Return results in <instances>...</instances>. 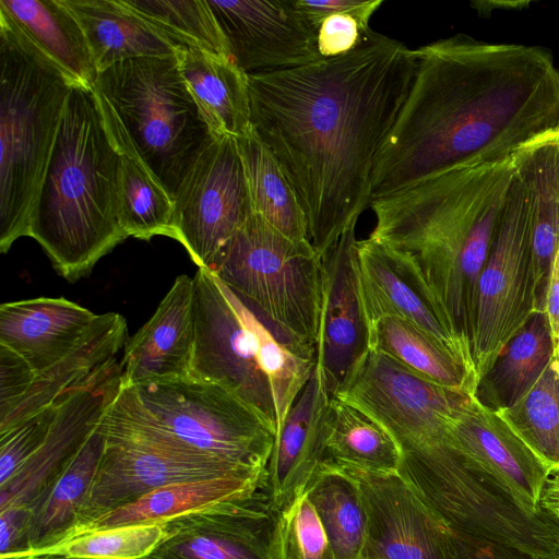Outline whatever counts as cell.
Returning <instances> with one entry per match:
<instances>
[{"label":"cell","mask_w":559,"mask_h":559,"mask_svg":"<svg viewBox=\"0 0 559 559\" xmlns=\"http://www.w3.org/2000/svg\"><path fill=\"white\" fill-rule=\"evenodd\" d=\"M416 69L415 50L371 29L346 55L248 74L252 129L292 185L320 255L370 207L372 173Z\"/></svg>","instance_id":"1"},{"label":"cell","mask_w":559,"mask_h":559,"mask_svg":"<svg viewBox=\"0 0 559 559\" xmlns=\"http://www.w3.org/2000/svg\"><path fill=\"white\" fill-rule=\"evenodd\" d=\"M415 51V78L378 156L371 202L512 157L559 127V70L547 49L456 34Z\"/></svg>","instance_id":"2"},{"label":"cell","mask_w":559,"mask_h":559,"mask_svg":"<svg viewBox=\"0 0 559 559\" xmlns=\"http://www.w3.org/2000/svg\"><path fill=\"white\" fill-rule=\"evenodd\" d=\"M514 174L513 156L459 167L370 204L369 237L415 276L471 358L478 282Z\"/></svg>","instance_id":"3"},{"label":"cell","mask_w":559,"mask_h":559,"mask_svg":"<svg viewBox=\"0 0 559 559\" xmlns=\"http://www.w3.org/2000/svg\"><path fill=\"white\" fill-rule=\"evenodd\" d=\"M120 159L93 87L73 84L28 228L68 282L128 238L117 210Z\"/></svg>","instance_id":"4"},{"label":"cell","mask_w":559,"mask_h":559,"mask_svg":"<svg viewBox=\"0 0 559 559\" xmlns=\"http://www.w3.org/2000/svg\"><path fill=\"white\" fill-rule=\"evenodd\" d=\"M193 281L190 377L236 394L276 436L316 368V347L275 325L207 270L198 267Z\"/></svg>","instance_id":"5"},{"label":"cell","mask_w":559,"mask_h":559,"mask_svg":"<svg viewBox=\"0 0 559 559\" xmlns=\"http://www.w3.org/2000/svg\"><path fill=\"white\" fill-rule=\"evenodd\" d=\"M93 90L118 152L142 167L175 202L201 155L217 139L176 56L120 61L98 73Z\"/></svg>","instance_id":"6"},{"label":"cell","mask_w":559,"mask_h":559,"mask_svg":"<svg viewBox=\"0 0 559 559\" xmlns=\"http://www.w3.org/2000/svg\"><path fill=\"white\" fill-rule=\"evenodd\" d=\"M0 10V251L28 236L29 219L72 85Z\"/></svg>","instance_id":"7"},{"label":"cell","mask_w":559,"mask_h":559,"mask_svg":"<svg viewBox=\"0 0 559 559\" xmlns=\"http://www.w3.org/2000/svg\"><path fill=\"white\" fill-rule=\"evenodd\" d=\"M207 271L275 325L317 346L322 260L308 239L288 238L252 214Z\"/></svg>","instance_id":"8"},{"label":"cell","mask_w":559,"mask_h":559,"mask_svg":"<svg viewBox=\"0 0 559 559\" xmlns=\"http://www.w3.org/2000/svg\"><path fill=\"white\" fill-rule=\"evenodd\" d=\"M131 388L182 447L236 466L265 471L275 431L261 414L223 385L189 376Z\"/></svg>","instance_id":"9"},{"label":"cell","mask_w":559,"mask_h":559,"mask_svg":"<svg viewBox=\"0 0 559 559\" xmlns=\"http://www.w3.org/2000/svg\"><path fill=\"white\" fill-rule=\"evenodd\" d=\"M539 311L527 205L522 183L514 174L478 282L471 342L477 383L508 342Z\"/></svg>","instance_id":"10"},{"label":"cell","mask_w":559,"mask_h":559,"mask_svg":"<svg viewBox=\"0 0 559 559\" xmlns=\"http://www.w3.org/2000/svg\"><path fill=\"white\" fill-rule=\"evenodd\" d=\"M98 426L106 438L104 452L78 522L64 540L91 521L164 486L265 472L236 466L129 431Z\"/></svg>","instance_id":"11"},{"label":"cell","mask_w":559,"mask_h":559,"mask_svg":"<svg viewBox=\"0 0 559 559\" xmlns=\"http://www.w3.org/2000/svg\"><path fill=\"white\" fill-rule=\"evenodd\" d=\"M253 214L236 139L217 138L201 155L174 202L170 238L207 270Z\"/></svg>","instance_id":"12"},{"label":"cell","mask_w":559,"mask_h":559,"mask_svg":"<svg viewBox=\"0 0 559 559\" xmlns=\"http://www.w3.org/2000/svg\"><path fill=\"white\" fill-rule=\"evenodd\" d=\"M353 223L321 255L322 295L317 366L331 399L355 380L372 352V329L364 302Z\"/></svg>","instance_id":"13"},{"label":"cell","mask_w":559,"mask_h":559,"mask_svg":"<svg viewBox=\"0 0 559 559\" xmlns=\"http://www.w3.org/2000/svg\"><path fill=\"white\" fill-rule=\"evenodd\" d=\"M146 559H283L280 511L258 489L164 523Z\"/></svg>","instance_id":"14"},{"label":"cell","mask_w":559,"mask_h":559,"mask_svg":"<svg viewBox=\"0 0 559 559\" xmlns=\"http://www.w3.org/2000/svg\"><path fill=\"white\" fill-rule=\"evenodd\" d=\"M231 60L247 74L293 69L323 59L318 31L294 0H207Z\"/></svg>","instance_id":"15"},{"label":"cell","mask_w":559,"mask_h":559,"mask_svg":"<svg viewBox=\"0 0 559 559\" xmlns=\"http://www.w3.org/2000/svg\"><path fill=\"white\" fill-rule=\"evenodd\" d=\"M341 468L361 491L367 514L364 554L385 559H453L450 530L399 474Z\"/></svg>","instance_id":"16"},{"label":"cell","mask_w":559,"mask_h":559,"mask_svg":"<svg viewBox=\"0 0 559 559\" xmlns=\"http://www.w3.org/2000/svg\"><path fill=\"white\" fill-rule=\"evenodd\" d=\"M451 447L527 504L537 507L551 471L496 409L471 394L447 423Z\"/></svg>","instance_id":"17"},{"label":"cell","mask_w":559,"mask_h":559,"mask_svg":"<svg viewBox=\"0 0 559 559\" xmlns=\"http://www.w3.org/2000/svg\"><path fill=\"white\" fill-rule=\"evenodd\" d=\"M120 384L121 367L117 365L102 379L62 396L43 445L0 485V510L28 509L96 429Z\"/></svg>","instance_id":"18"},{"label":"cell","mask_w":559,"mask_h":559,"mask_svg":"<svg viewBox=\"0 0 559 559\" xmlns=\"http://www.w3.org/2000/svg\"><path fill=\"white\" fill-rule=\"evenodd\" d=\"M194 281L177 276L148 321L128 340L121 383L128 386L189 377L194 352Z\"/></svg>","instance_id":"19"},{"label":"cell","mask_w":559,"mask_h":559,"mask_svg":"<svg viewBox=\"0 0 559 559\" xmlns=\"http://www.w3.org/2000/svg\"><path fill=\"white\" fill-rule=\"evenodd\" d=\"M330 404L316 365L275 436L260 488L278 511L304 493L312 474L324 462Z\"/></svg>","instance_id":"20"},{"label":"cell","mask_w":559,"mask_h":559,"mask_svg":"<svg viewBox=\"0 0 559 559\" xmlns=\"http://www.w3.org/2000/svg\"><path fill=\"white\" fill-rule=\"evenodd\" d=\"M356 250L371 329L383 317L404 319L450 348L476 377L473 360L449 332L431 298L415 276L383 243L371 237L357 240Z\"/></svg>","instance_id":"21"},{"label":"cell","mask_w":559,"mask_h":559,"mask_svg":"<svg viewBox=\"0 0 559 559\" xmlns=\"http://www.w3.org/2000/svg\"><path fill=\"white\" fill-rule=\"evenodd\" d=\"M128 342L126 319L116 312L97 314L79 344L62 359L36 373L12 412L0 419V432L55 404L63 395L108 374Z\"/></svg>","instance_id":"22"},{"label":"cell","mask_w":559,"mask_h":559,"mask_svg":"<svg viewBox=\"0 0 559 559\" xmlns=\"http://www.w3.org/2000/svg\"><path fill=\"white\" fill-rule=\"evenodd\" d=\"M96 313L63 297H39L0 306V345L21 355L38 373L68 355Z\"/></svg>","instance_id":"23"},{"label":"cell","mask_w":559,"mask_h":559,"mask_svg":"<svg viewBox=\"0 0 559 559\" xmlns=\"http://www.w3.org/2000/svg\"><path fill=\"white\" fill-rule=\"evenodd\" d=\"M525 194L539 309L543 311L550 270L559 251V142L556 130L513 155Z\"/></svg>","instance_id":"24"},{"label":"cell","mask_w":559,"mask_h":559,"mask_svg":"<svg viewBox=\"0 0 559 559\" xmlns=\"http://www.w3.org/2000/svg\"><path fill=\"white\" fill-rule=\"evenodd\" d=\"M105 443V435L97 426L61 472L29 504L26 550L22 555L35 554L57 545L74 528Z\"/></svg>","instance_id":"25"},{"label":"cell","mask_w":559,"mask_h":559,"mask_svg":"<svg viewBox=\"0 0 559 559\" xmlns=\"http://www.w3.org/2000/svg\"><path fill=\"white\" fill-rule=\"evenodd\" d=\"M181 75L211 131L239 139L252 131L248 74L233 60L177 48Z\"/></svg>","instance_id":"26"},{"label":"cell","mask_w":559,"mask_h":559,"mask_svg":"<svg viewBox=\"0 0 559 559\" xmlns=\"http://www.w3.org/2000/svg\"><path fill=\"white\" fill-rule=\"evenodd\" d=\"M80 24L98 73L139 57L175 56L176 49L122 0H62Z\"/></svg>","instance_id":"27"},{"label":"cell","mask_w":559,"mask_h":559,"mask_svg":"<svg viewBox=\"0 0 559 559\" xmlns=\"http://www.w3.org/2000/svg\"><path fill=\"white\" fill-rule=\"evenodd\" d=\"M263 476L264 472L248 473L167 485L91 521L71 538L124 525L164 524L206 506L249 496L261 488Z\"/></svg>","instance_id":"28"},{"label":"cell","mask_w":559,"mask_h":559,"mask_svg":"<svg viewBox=\"0 0 559 559\" xmlns=\"http://www.w3.org/2000/svg\"><path fill=\"white\" fill-rule=\"evenodd\" d=\"M4 11L75 84L98 76L83 31L62 0H0Z\"/></svg>","instance_id":"29"},{"label":"cell","mask_w":559,"mask_h":559,"mask_svg":"<svg viewBox=\"0 0 559 559\" xmlns=\"http://www.w3.org/2000/svg\"><path fill=\"white\" fill-rule=\"evenodd\" d=\"M372 352L440 386L476 394L474 372L445 345L399 317H383L372 326Z\"/></svg>","instance_id":"30"},{"label":"cell","mask_w":559,"mask_h":559,"mask_svg":"<svg viewBox=\"0 0 559 559\" xmlns=\"http://www.w3.org/2000/svg\"><path fill=\"white\" fill-rule=\"evenodd\" d=\"M304 493L314 506L335 559H362L367 514L358 483L343 468L322 462Z\"/></svg>","instance_id":"31"},{"label":"cell","mask_w":559,"mask_h":559,"mask_svg":"<svg viewBox=\"0 0 559 559\" xmlns=\"http://www.w3.org/2000/svg\"><path fill=\"white\" fill-rule=\"evenodd\" d=\"M236 143L253 214L288 238L308 239L306 215L271 150L253 129Z\"/></svg>","instance_id":"32"},{"label":"cell","mask_w":559,"mask_h":559,"mask_svg":"<svg viewBox=\"0 0 559 559\" xmlns=\"http://www.w3.org/2000/svg\"><path fill=\"white\" fill-rule=\"evenodd\" d=\"M324 461L344 468L399 474L401 456L394 440L379 423L334 397L326 419Z\"/></svg>","instance_id":"33"},{"label":"cell","mask_w":559,"mask_h":559,"mask_svg":"<svg viewBox=\"0 0 559 559\" xmlns=\"http://www.w3.org/2000/svg\"><path fill=\"white\" fill-rule=\"evenodd\" d=\"M555 349L547 317L536 312L508 342L475 395L487 394V406L496 411L511 406L537 381Z\"/></svg>","instance_id":"34"},{"label":"cell","mask_w":559,"mask_h":559,"mask_svg":"<svg viewBox=\"0 0 559 559\" xmlns=\"http://www.w3.org/2000/svg\"><path fill=\"white\" fill-rule=\"evenodd\" d=\"M497 412L551 473L559 472V345L537 381Z\"/></svg>","instance_id":"35"},{"label":"cell","mask_w":559,"mask_h":559,"mask_svg":"<svg viewBox=\"0 0 559 559\" xmlns=\"http://www.w3.org/2000/svg\"><path fill=\"white\" fill-rule=\"evenodd\" d=\"M175 49L189 48L230 59L207 0H122Z\"/></svg>","instance_id":"36"},{"label":"cell","mask_w":559,"mask_h":559,"mask_svg":"<svg viewBox=\"0 0 559 559\" xmlns=\"http://www.w3.org/2000/svg\"><path fill=\"white\" fill-rule=\"evenodd\" d=\"M117 210L127 237L150 240L170 237L174 202L135 162L121 155L117 183Z\"/></svg>","instance_id":"37"},{"label":"cell","mask_w":559,"mask_h":559,"mask_svg":"<svg viewBox=\"0 0 559 559\" xmlns=\"http://www.w3.org/2000/svg\"><path fill=\"white\" fill-rule=\"evenodd\" d=\"M165 536L164 524H135L80 534L28 555H61L92 559H144ZM22 556V555H21Z\"/></svg>","instance_id":"38"},{"label":"cell","mask_w":559,"mask_h":559,"mask_svg":"<svg viewBox=\"0 0 559 559\" xmlns=\"http://www.w3.org/2000/svg\"><path fill=\"white\" fill-rule=\"evenodd\" d=\"M283 559H335L323 523L305 493L280 511Z\"/></svg>","instance_id":"39"},{"label":"cell","mask_w":559,"mask_h":559,"mask_svg":"<svg viewBox=\"0 0 559 559\" xmlns=\"http://www.w3.org/2000/svg\"><path fill=\"white\" fill-rule=\"evenodd\" d=\"M61 399L0 432V485L5 484L43 445L57 417Z\"/></svg>","instance_id":"40"},{"label":"cell","mask_w":559,"mask_h":559,"mask_svg":"<svg viewBox=\"0 0 559 559\" xmlns=\"http://www.w3.org/2000/svg\"><path fill=\"white\" fill-rule=\"evenodd\" d=\"M383 0H362L350 11H343L325 17L318 29L317 47L323 59L346 55L354 50L371 28L372 15Z\"/></svg>","instance_id":"41"},{"label":"cell","mask_w":559,"mask_h":559,"mask_svg":"<svg viewBox=\"0 0 559 559\" xmlns=\"http://www.w3.org/2000/svg\"><path fill=\"white\" fill-rule=\"evenodd\" d=\"M35 377L36 372L21 355L0 345V419L12 412Z\"/></svg>","instance_id":"42"},{"label":"cell","mask_w":559,"mask_h":559,"mask_svg":"<svg viewBox=\"0 0 559 559\" xmlns=\"http://www.w3.org/2000/svg\"><path fill=\"white\" fill-rule=\"evenodd\" d=\"M453 559H559L526 552L467 534L450 531Z\"/></svg>","instance_id":"43"},{"label":"cell","mask_w":559,"mask_h":559,"mask_svg":"<svg viewBox=\"0 0 559 559\" xmlns=\"http://www.w3.org/2000/svg\"><path fill=\"white\" fill-rule=\"evenodd\" d=\"M362 0H294L296 8L307 17L318 31L321 22L335 13L350 11L357 8Z\"/></svg>","instance_id":"44"},{"label":"cell","mask_w":559,"mask_h":559,"mask_svg":"<svg viewBox=\"0 0 559 559\" xmlns=\"http://www.w3.org/2000/svg\"><path fill=\"white\" fill-rule=\"evenodd\" d=\"M543 312L546 314L555 345H559V251L557 252L545 293Z\"/></svg>","instance_id":"45"},{"label":"cell","mask_w":559,"mask_h":559,"mask_svg":"<svg viewBox=\"0 0 559 559\" xmlns=\"http://www.w3.org/2000/svg\"><path fill=\"white\" fill-rule=\"evenodd\" d=\"M538 506L559 519V472L551 473L544 483Z\"/></svg>","instance_id":"46"},{"label":"cell","mask_w":559,"mask_h":559,"mask_svg":"<svg viewBox=\"0 0 559 559\" xmlns=\"http://www.w3.org/2000/svg\"><path fill=\"white\" fill-rule=\"evenodd\" d=\"M7 559H92V558H78V557H68V556H61V555H22L16 557H11ZM146 559V558H144Z\"/></svg>","instance_id":"47"},{"label":"cell","mask_w":559,"mask_h":559,"mask_svg":"<svg viewBox=\"0 0 559 559\" xmlns=\"http://www.w3.org/2000/svg\"><path fill=\"white\" fill-rule=\"evenodd\" d=\"M362 559H385V558L374 555V554L365 552L362 556Z\"/></svg>","instance_id":"48"},{"label":"cell","mask_w":559,"mask_h":559,"mask_svg":"<svg viewBox=\"0 0 559 559\" xmlns=\"http://www.w3.org/2000/svg\"><path fill=\"white\" fill-rule=\"evenodd\" d=\"M556 134H557V139H558V142H559V127L556 129Z\"/></svg>","instance_id":"49"}]
</instances>
